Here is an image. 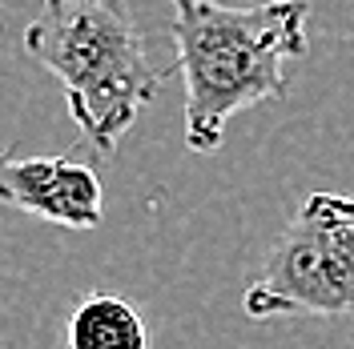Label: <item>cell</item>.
Here are the masks:
<instances>
[{
    "instance_id": "6da1fadb",
    "label": "cell",
    "mask_w": 354,
    "mask_h": 349,
    "mask_svg": "<svg viewBox=\"0 0 354 349\" xmlns=\"http://www.w3.org/2000/svg\"><path fill=\"white\" fill-rule=\"evenodd\" d=\"M174 68L185 81V145L214 153L242 109L286 101V65L306 57L310 0H266L250 8L218 0H169Z\"/></svg>"
},
{
    "instance_id": "7a4b0ae2",
    "label": "cell",
    "mask_w": 354,
    "mask_h": 349,
    "mask_svg": "<svg viewBox=\"0 0 354 349\" xmlns=\"http://www.w3.org/2000/svg\"><path fill=\"white\" fill-rule=\"evenodd\" d=\"M24 52L61 81L73 125L101 157L117 153L165 81L125 0H44L24 28Z\"/></svg>"
},
{
    "instance_id": "5b68a950",
    "label": "cell",
    "mask_w": 354,
    "mask_h": 349,
    "mask_svg": "<svg viewBox=\"0 0 354 349\" xmlns=\"http://www.w3.org/2000/svg\"><path fill=\"white\" fill-rule=\"evenodd\" d=\"M68 349H149V329L145 317L113 297V293H93L73 309L65 326Z\"/></svg>"
},
{
    "instance_id": "3957f363",
    "label": "cell",
    "mask_w": 354,
    "mask_h": 349,
    "mask_svg": "<svg viewBox=\"0 0 354 349\" xmlns=\"http://www.w3.org/2000/svg\"><path fill=\"white\" fill-rule=\"evenodd\" d=\"M250 321L286 313L346 317L354 313V197L310 193L290 225L266 249L262 269L245 285Z\"/></svg>"
},
{
    "instance_id": "277c9868",
    "label": "cell",
    "mask_w": 354,
    "mask_h": 349,
    "mask_svg": "<svg viewBox=\"0 0 354 349\" xmlns=\"http://www.w3.org/2000/svg\"><path fill=\"white\" fill-rule=\"evenodd\" d=\"M0 205L65 229H97L105 217L101 177L73 157L0 153Z\"/></svg>"
}]
</instances>
